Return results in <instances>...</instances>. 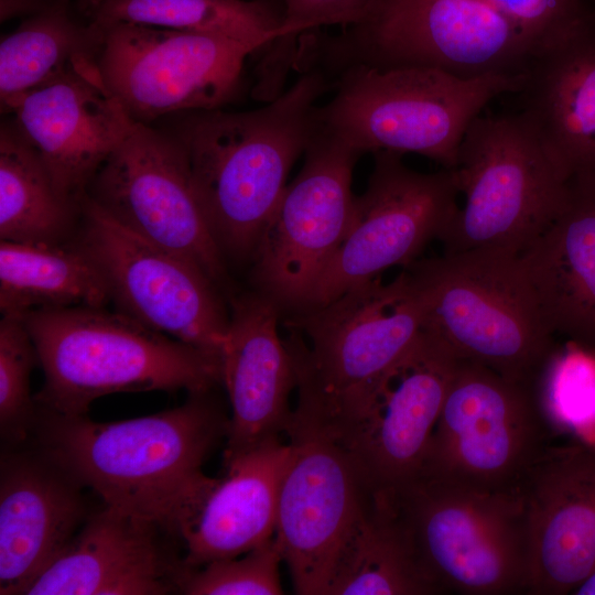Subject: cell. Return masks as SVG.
Instances as JSON below:
<instances>
[{
    "label": "cell",
    "mask_w": 595,
    "mask_h": 595,
    "mask_svg": "<svg viewBox=\"0 0 595 595\" xmlns=\"http://www.w3.org/2000/svg\"><path fill=\"white\" fill-rule=\"evenodd\" d=\"M320 66L264 106L166 117L163 130L183 150L192 184L225 259L251 260L286 187L288 175L316 133L318 99L329 88Z\"/></svg>",
    "instance_id": "obj_1"
},
{
    "label": "cell",
    "mask_w": 595,
    "mask_h": 595,
    "mask_svg": "<svg viewBox=\"0 0 595 595\" xmlns=\"http://www.w3.org/2000/svg\"><path fill=\"white\" fill-rule=\"evenodd\" d=\"M209 393H190L180 407L115 422L36 407L31 439L104 505L177 536L208 478L205 461L227 437L229 418Z\"/></svg>",
    "instance_id": "obj_2"
},
{
    "label": "cell",
    "mask_w": 595,
    "mask_h": 595,
    "mask_svg": "<svg viewBox=\"0 0 595 595\" xmlns=\"http://www.w3.org/2000/svg\"><path fill=\"white\" fill-rule=\"evenodd\" d=\"M282 324L296 376L294 413L339 439L423 331L424 311L403 269L387 284L376 278L327 304L286 314Z\"/></svg>",
    "instance_id": "obj_3"
},
{
    "label": "cell",
    "mask_w": 595,
    "mask_h": 595,
    "mask_svg": "<svg viewBox=\"0 0 595 595\" xmlns=\"http://www.w3.org/2000/svg\"><path fill=\"white\" fill-rule=\"evenodd\" d=\"M36 347L44 385L39 409L87 414L93 401L117 392L210 391L220 363L197 348L107 307H67L22 316Z\"/></svg>",
    "instance_id": "obj_4"
},
{
    "label": "cell",
    "mask_w": 595,
    "mask_h": 595,
    "mask_svg": "<svg viewBox=\"0 0 595 595\" xmlns=\"http://www.w3.org/2000/svg\"><path fill=\"white\" fill-rule=\"evenodd\" d=\"M320 125L361 154L381 151L455 165L470 122L495 98L518 94L523 75L462 78L430 67L351 65L336 72Z\"/></svg>",
    "instance_id": "obj_5"
},
{
    "label": "cell",
    "mask_w": 595,
    "mask_h": 595,
    "mask_svg": "<svg viewBox=\"0 0 595 595\" xmlns=\"http://www.w3.org/2000/svg\"><path fill=\"white\" fill-rule=\"evenodd\" d=\"M418 291L424 328L461 360L533 382L555 347L519 256L477 249L403 267Z\"/></svg>",
    "instance_id": "obj_6"
},
{
    "label": "cell",
    "mask_w": 595,
    "mask_h": 595,
    "mask_svg": "<svg viewBox=\"0 0 595 595\" xmlns=\"http://www.w3.org/2000/svg\"><path fill=\"white\" fill-rule=\"evenodd\" d=\"M305 47L328 75L351 65L437 68L462 78L523 75L538 52L508 18L483 0H378L340 35L313 33Z\"/></svg>",
    "instance_id": "obj_7"
},
{
    "label": "cell",
    "mask_w": 595,
    "mask_h": 595,
    "mask_svg": "<svg viewBox=\"0 0 595 595\" xmlns=\"http://www.w3.org/2000/svg\"><path fill=\"white\" fill-rule=\"evenodd\" d=\"M434 594H527L523 496L420 476L386 499Z\"/></svg>",
    "instance_id": "obj_8"
},
{
    "label": "cell",
    "mask_w": 595,
    "mask_h": 595,
    "mask_svg": "<svg viewBox=\"0 0 595 595\" xmlns=\"http://www.w3.org/2000/svg\"><path fill=\"white\" fill-rule=\"evenodd\" d=\"M453 173L463 204L440 237L444 253L498 250L519 256L562 209L569 176L518 112L478 115Z\"/></svg>",
    "instance_id": "obj_9"
},
{
    "label": "cell",
    "mask_w": 595,
    "mask_h": 595,
    "mask_svg": "<svg viewBox=\"0 0 595 595\" xmlns=\"http://www.w3.org/2000/svg\"><path fill=\"white\" fill-rule=\"evenodd\" d=\"M536 383L458 360L420 476L516 491L552 445Z\"/></svg>",
    "instance_id": "obj_10"
},
{
    "label": "cell",
    "mask_w": 595,
    "mask_h": 595,
    "mask_svg": "<svg viewBox=\"0 0 595 595\" xmlns=\"http://www.w3.org/2000/svg\"><path fill=\"white\" fill-rule=\"evenodd\" d=\"M102 28L96 64L107 90L134 122L221 108L236 95L257 48L226 37L113 23Z\"/></svg>",
    "instance_id": "obj_11"
},
{
    "label": "cell",
    "mask_w": 595,
    "mask_h": 595,
    "mask_svg": "<svg viewBox=\"0 0 595 595\" xmlns=\"http://www.w3.org/2000/svg\"><path fill=\"white\" fill-rule=\"evenodd\" d=\"M73 239L97 264L118 311L220 363L229 310L196 266L125 228L86 195Z\"/></svg>",
    "instance_id": "obj_12"
},
{
    "label": "cell",
    "mask_w": 595,
    "mask_h": 595,
    "mask_svg": "<svg viewBox=\"0 0 595 595\" xmlns=\"http://www.w3.org/2000/svg\"><path fill=\"white\" fill-rule=\"evenodd\" d=\"M363 154L321 125L251 259L255 291L286 315L306 307L344 239L354 208L353 171Z\"/></svg>",
    "instance_id": "obj_13"
},
{
    "label": "cell",
    "mask_w": 595,
    "mask_h": 595,
    "mask_svg": "<svg viewBox=\"0 0 595 595\" xmlns=\"http://www.w3.org/2000/svg\"><path fill=\"white\" fill-rule=\"evenodd\" d=\"M86 196L125 228L196 266L229 294L227 260L196 197L185 154L162 128L133 122Z\"/></svg>",
    "instance_id": "obj_14"
},
{
    "label": "cell",
    "mask_w": 595,
    "mask_h": 595,
    "mask_svg": "<svg viewBox=\"0 0 595 595\" xmlns=\"http://www.w3.org/2000/svg\"><path fill=\"white\" fill-rule=\"evenodd\" d=\"M401 155L374 153L367 187L355 196L346 235L304 310L327 304L391 267H405L440 239L458 206L453 173L444 167L412 170Z\"/></svg>",
    "instance_id": "obj_15"
},
{
    "label": "cell",
    "mask_w": 595,
    "mask_h": 595,
    "mask_svg": "<svg viewBox=\"0 0 595 595\" xmlns=\"http://www.w3.org/2000/svg\"><path fill=\"white\" fill-rule=\"evenodd\" d=\"M290 454L274 538L296 594L327 595L339 553L368 499L347 448L325 428L292 414Z\"/></svg>",
    "instance_id": "obj_16"
},
{
    "label": "cell",
    "mask_w": 595,
    "mask_h": 595,
    "mask_svg": "<svg viewBox=\"0 0 595 595\" xmlns=\"http://www.w3.org/2000/svg\"><path fill=\"white\" fill-rule=\"evenodd\" d=\"M458 358L423 328L338 441L370 495L391 498L422 474Z\"/></svg>",
    "instance_id": "obj_17"
},
{
    "label": "cell",
    "mask_w": 595,
    "mask_h": 595,
    "mask_svg": "<svg viewBox=\"0 0 595 595\" xmlns=\"http://www.w3.org/2000/svg\"><path fill=\"white\" fill-rule=\"evenodd\" d=\"M7 112L41 156L57 190L78 204L134 122L102 84L96 60L24 94Z\"/></svg>",
    "instance_id": "obj_18"
},
{
    "label": "cell",
    "mask_w": 595,
    "mask_h": 595,
    "mask_svg": "<svg viewBox=\"0 0 595 595\" xmlns=\"http://www.w3.org/2000/svg\"><path fill=\"white\" fill-rule=\"evenodd\" d=\"M527 594L563 595L595 570V444L551 445L522 486Z\"/></svg>",
    "instance_id": "obj_19"
},
{
    "label": "cell",
    "mask_w": 595,
    "mask_h": 595,
    "mask_svg": "<svg viewBox=\"0 0 595 595\" xmlns=\"http://www.w3.org/2000/svg\"><path fill=\"white\" fill-rule=\"evenodd\" d=\"M0 464V594L22 595L85 523L84 486L34 443Z\"/></svg>",
    "instance_id": "obj_20"
},
{
    "label": "cell",
    "mask_w": 595,
    "mask_h": 595,
    "mask_svg": "<svg viewBox=\"0 0 595 595\" xmlns=\"http://www.w3.org/2000/svg\"><path fill=\"white\" fill-rule=\"evenodd\" d=\"M164 531L155 522L104 505L22 595L173 593L183 564L164 548Z\"/></svg>",
    "instance_id": "obj_21"
},
{
    "label": "cell",
    "mask_w": 595,
    "mask_h": 595,
    "mask_svg": "<svg viewBox=\"0 0 595 595\" xmlns=\"http://www.w3.org/2000/svg\"><path fill=\"white\" fill-rule=\"evenodd\" d=\"M229 327L220 357L231 414L225 459L286 432L296 388L292 357L278 332V306L252 290L229 298Z\"/></svg>",
    "instance_id": "obj_22"
},
{
    "label": "cell",
    "mask_w": 595,
    "mask_h": 595,
    "mask_svg": "<svg viewBox=\"0 0 595 595\" xmlns=\"http://www.w3.org/2000/svg\"><path fill=\"white\" fill-rule=\"evenodd\" d=\"M290 444L270 439L225 459L208 477L180 523L186 567L239 556L274 537L278 491Z\"/></svg>",
    "instance_id": "obj_23"
},
{
    "label": "cell",
    "mask_w": 595,
    "mask_h": 595,
    "mask_svg": "<svg viewBox=\"0 0 595 595\" xmlns=\"http://www.w3.org/2000/svg\"><path fill=\"white\" fill-rule=\"evenodd\" d=\"M553 335L595 346V174L569 178L565 203L519 255Z\"/></svg>",
    "instance_id": "obj_24"
},
{
    "label": "cell",
    "mask_w": 595,
    "mask_h": 595,
    "mask_svg": "<svg viewBox=\"0 0 595 595\" xmlns=\"http://www.w3.org/2000/svg\"><path fill=\"white\" fill-rule=\"evenodd\" d=\"M518 94L519 112L560 169L595 174V23L536 56Z\"/></svg>",
    "instance_id": "obj_25"
},
{
    "label": "cell",
    "mask_w": 595,
    "mask_h": 595,
    "mask_svg": "<svg viewBox=\"0 0 595 595\" xmlns=\"http://www.w3.org/2000/svg\"><path fill=\"white\" fill-rule=\"evenodd\" d=\"M106 281L74 240L24 244L0 240L1 315L67 307H107Z\"/></svg>",
    "instance_id": "obj_26"
},
{
    "label": "cell",
    "mask_w": 595,
    "mask_h": 595,
    "mask_svg": "<svg viewBox=\"0 0 595 595\" xmlns=\"http://www.w3.org/2000/svg\"><path fill=\"white\" fill-rule=\"evenodd\" d=\"M102 28L72 0H56L21 20L0 41L2 112L19 97L44 86L76 66L96 60Z\"/></svg>",
    "instance_id": "obj_27"
},
{
    "label": "cell",
    "mask_w": 595,
    "mask_h": 595,
    "mask_svg": "<svg viewBox=\"0 0 595 595\" xmlns=\"http://www.w3.org/2000/svg\"><path fill=\"white\" fill-rule=\"evenodd\" d=\"M82 204L57 190L14 120L0 126V240L62 244L76 235Z\"/></svg>",
    "instance_id": "obj_28"
},
{
    "label": "cell",
    "mask_w": 595,
    "mask_h": 595,
    "mask_svg": "<svg viewBox=\"0 0 595 595\" xmlns=\"http://www.w3.org/2000/svg\"><path fill=\"white\" fill-rule=\"evenodd\" d=\"M389 504L370 494L337 559L327 595H432Z\"/></svg>",
    "instance_id": "obj_29"
},
{
    "label": "cell",
    "mask_w": 595,
    "mask_h": 595,
    "mask_svg": "<svg viewBox=\"0 0 595 595\" xmlns=\"http://www.w3.org/2000/svg\"><path fill=\"white\" fill-rule=\"evenodd\" d=\"M85 14L100 26L134 23L214 35L259 53L282 35L281 13L261 0H98Z\"/></svg>",
    "instance_id": "obj_30"
},
{
    "label": "cell",
    "mask_w": 595,
    "mask_h": 595,
    "mask_svg": "<svg viewBox=\"0 0 595 595\" xmlns=\"http://www.w3.org/2000/svg\"><path fill=\"white\" fill-rule=\"evenodd\" d=\"M39 356L21 316L2 315L0 321V432L7 446L26 443L37 410L30 381Z\"/></svg>",
    "instance_id": "obj_31"
},
{
    "label": "cell",
    "mask_w": 595,
    "mask_h": 595,
    "mask_svg": "<svg viewBox=\"0 0 595 595\" xmlns=\"http://www.w3.org/2000/svg\"><path fill=\"white\" fill-rule=\"evenodd\" d=\"M534 383L551 422L595 420V348L570 339L555 345Z\"/></svg>",
    "instance_id": "obj_32"
},
{
    "label": "cell",
    "mask_w": 595,
    "mask_h": 595,
    "mask_svg": "<svg viewBox=\"0 0 595 595\" xmlns=\"http://www.w3.org/2000/svg\"><path fill=\"white\" fill-rule=\"evenodd\" d=\"M283 561L273 537L235 558L197 567L182 566L177 592L187 595H281L279 566Z\"/></svg>",
    "instance_id": "obj_33"
},
{
    "label": "cell",
    "mask_w": 595,
    "mask_h": 595,
    "mask_svg": "<svg viewBox=\"0 0 595 595\" xmlns=\"http://www.w3.org/2000/svg\"><path fill=\"white\" fill-rule=\"evenodd\" d=\"M512 21L538 55L595 23V8L582 0H483Z\"/></svg>",
    "instance_id": "obj_34"
},
{
    "label": "cell",
    "mask_w": 595,
    "mask_h": 595,
    "mask_svg": "<svg viewBox=\"0 0 595 595\" xmlns=\"http://www.w3.org/2000/svg\"><path fill=\"white\" fill-rule=\"evenodd\" d=\"M378 0H283L281 39L268 51L288 67L294 63L298 41L324 26L347 29L363 22Z\"/></svg>",
    "instance_id": "obj_35"
},
{
    "label": "cell",
    "mask_w": 595,
    "mask_h": 595,
    "mask_svg": "<svg viewBox=\"0 0 595 595\" xmlns=\"http://www.w3.org/2000/svg\"><path fill=\"white\" fill-rule=\"evenodd\" d=\"M56 0H0V21L7 22L11 19L31 17Z\"/></svg>",
    "instance_id": "obj_36"
},
{
    "label": "cell",
    "mask_w": 595,
    "mask_h": 595,
    "mask_svg": "<svg viewBox=\"0 0 595 595\" xmlns=\"http://www.w3.org/2000/svg\"><path fill=\"white\" fill-rule=\"evenodd\" d=\"M576 595H595V570L573 591Z\"/></svg>",
    "instance_id": "obj_37"
},
{
    "label": "cell",
    "mask_w": 595,
    "mask_h": 595,
    "mask_svg": "<svg viewBox=\"0 0 595 595\" xmlns=\"http://www.w3.org/2000/svg\"><path fill=\"white\" fill-rule=\"evenodd\" d=\"M76 7L83 11L84 13L93 6L95 4L98 0H72Z\"/></svg>",
    "instance_id": "obj_38"
},
{
    "label": "cell",
    "mask_w": 595,
    "mask_h": 595,
    "mask_svg": "<svg viewBox=\"0 0 595 595\" xmlns=\"http://www.w3.org/2000/svg\"><path fill=\"white\" fill-rule=\"evenodd\" d=\"M583 2H585L586 4L595 8V0H582Z\"/></svg>",
    "instance_id": "obj_39"
},
{
    "label": "cell",
    "mask_w": 595,
    "mask_h": 595,
    "mask_svg": "<svg viewBox=\"0 0 595 595\" xmlns=\"http://www.w3.org/2000/svg\"><path fill=\"white\" fill-rule=\"evenodd\" d=\"M593 348H595V346Z\"/></svg>",
    "instance_id": "obj_40"
}]
</instances>
